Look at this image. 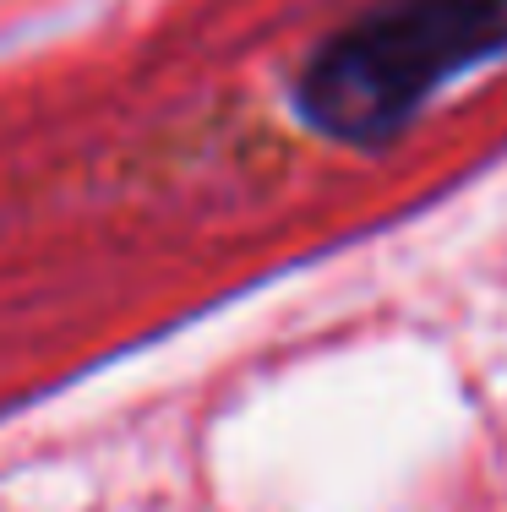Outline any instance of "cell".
<instances>
[{"instance_id":"cell-1","label":"cell","mask_w":507,"mask_h":512,"mask_svg":"<svg viewBox=\"0 0 507 512\" xmlns=\"http://www.w3.org/2000/svg\"><path fill=\"white\" fill-rule=\"evenodd\" d=\"M507 55V0H371L306 55L295 115L338 148H382L448 82Z\"/></svg>"}]
</instances>
